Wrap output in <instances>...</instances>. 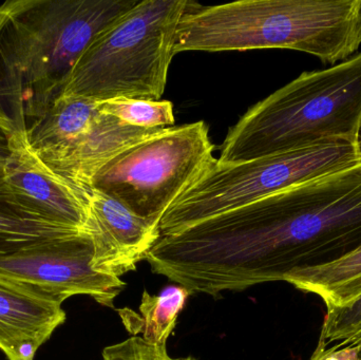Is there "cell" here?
Returning a JSON list of instances; mask_svg holds the SVG:
<instances>
[{"label":"cell","mask_w":361,"mask_h":360,"mask_svg":"<svg viewBox=\"0 0 361 360\" xmlns=\"http://www.w3.org/2000/svg\"><path fill=\"white\" fill-rule=\"evenodd\" d=\"M361 247V163L202 221L197 262L216 293L286 281Z\"/></svg>","instance_id":"cell-1"},{"label":"cell","mask_w":361,"mask_h":360,"mask_svg":"<svg viewBox=\"0 0 361 360\" xmlns=\"http://www.w3.org/2000/svg\"><path fill=\"white\" fill-rule=\"evenodd\" d=\"M139 0H12L0 6V125L16 142L61 99L89 44Z\"/></svg>","instance_id":"cell-2"},{"label":"cell","mask_w":361,"mask_h":360,"mask_svg":"<svg viewBox=\"0 0 361 360\" xmlns=\"http://www.w3.org/2000/svg\"><path fill=\"white\" fill-rule=\"evenodd\" d=\"M360 46L361 0H240L193 4L180 19L175 54L288 49L334 66Z\"/></svg>","instance_id":"cell-3"},{"label":"cell","mask_w":361,"mask_h":360,"mask_svg":"<svg viewBox=\"0 0 361 360\" xmlns=\"http://www.w3.org/2000/svg\"><path fill=\"white\" fill-rule=\"evenodd\" d=\"M361 120V51L307 71L252 106L229 129L216 164H239L331 145L357 146Z\"/></svg>","instance_id":"cell-4"},{"label":"cell","mask_w":361,"mask_h":360,"mask_svg":"<svg viewBox=\"0 0 361 360\" xmlns=\"http://www.w3.org/2000/svg\"><path fill=\"white\" fill-rule=\"evenodd\" d=\"M193 4L139 0L89 44L72 69L63 95L97 103L160 101L176 55L180 19Z\"/></svg>","instance_id":"cell-5"},{"label":"cell","mask_w":361,"mask_h":360,"mask_svg":"<svg viewBox=\"0 0 361 360\" xmlns=\"http://www.w3.org/2000/svg\"><path fill=\"white\" fill-rule=\"evenodd\" d=\"M214 150L203 120L167 127L121 150L85 187L160 226L171 204L216 162Z\"/></svg>","instance_id":"cell-6"},{"label":"cell","mask_w":361,"mask_h":360,"mask_svg":"<svg viewBox=\"0 0 361 360\" xmlns=\"http://www.w3.org/2000/svg\"><path fill=\"white\" fill-rule=\"evenodd\" d=\"M360 163L357 146L349 144L317 146L227 166L216 161L167 209L159 226L161 236L177 234L204 220Z\"/></svg>","instance_id":"cell-7"},{"label":"cell","mask_w":361,"mask_h":360,"mask_svg":"<svg viewBox=\"0 0 361 360\" xmlns=\"http://www.w3.org/2000/svg\"><path fill=\"white\" fill-rule=\"evenodd\" d=\"M93 257L90 235L78 232L0 258V279L46 302L61 304L71 296L88 295L114 308L125 283L97 272Z\"/></svg>","instance_id":"cell-8"},{"label":"cell","mask_w":361,"mask_h":360,"mask_svg":"<svg viewBox=\"0 0 361 360\" xmlns=\"http://www.w3.org/2000/svg\"><path fill=\"white\" fill-rule=\"evenodd\" d=\"M86 190V232L94 247L97 272L120 278L135 271L161 238L160 228L143 219L118 201L92 188Z\"/></svg>","instance_id":"cell-9"},{"label":"cell","mask_w":361,"mask_h":360,"mask_svg":"<svg viewBox=\"0 0 361 360\" xmlns=\"http://www.w3.org/2000/svg\"><path fill=\"white\" fill-rule=\"evenodd\" d=\"M11 185L51 223L86 232V190L63 179L42 164L25 144L17 142L4 164Z\"/></svg>","instance_id":"cell-10"},{"label":"cell","mask_w":361,"mask_h":360,"mask_svg":"<svg viewBox=\"0 0 361 360\" xmlns=\"http://www.w3.org/2000/svg\"><path fill=\"white\" fill-rule=\"evenodd\" d=\"M66 321L61 304L35 297L0 279V350L10 360H34Z\"/></svg>","instance_id":"cell-11"},{"label":"cell","mask_w":361,"mask_h":360,"mask_svg":"<svg viewBox=\"0 0 361 360\" xmlns=\"http://www.w3.org/2000/svg\"><path fill=\"white\" fill-rule=\"evenodd\" d=\"M164 128L144 129L102 113L87 132L76 139L47 167L78 187H85L97 169L121 150Z\"/></svg>","instance_id":"cell-12"},{"label":"cell","mask_w":361,"mask_h":360,"mask_svg":"<svg viewBox=\"0 0 361 360\" xmlns=\"http://www.w3.org/2000/svg\"><path fill=\"white\" fill-rule=\"evenodd\" d=\"M99 116L97 101L63 95L27 132L23 144L40 162L47 164L87 132Z\"/></svg>","instance_id":"cell-13"},{"label":"cell","mask_w":361,"mask_h":360,"mask_svg":"<svg viewBox=\"0 0 361 360\" xmlns=\"http://www.w3.org/2000/svg\"><path fill=\"white\" fill-rule=\"evenodd\" d=\"M84 230L61 228L42 217L17 192L0 164V258L25 247Z\"/></svg>","instance_id":"cell-14"},{"label":"cell","mask_w":361,"mask_h":360,"mask_svg":"<svg viewBox=\"0 0 361 360\" xmlns=\"http://www.w3.org/2000/svg\"><path fill=\"white\" fill-rule=\"evenodd\" d=\"M286 283L318 296L326 309L349 306L361 297V247L332 263L293 273Z\"/></svg>","instance_id":"cell-15"},{"label":"cell","mask_w":361,"mask_h":360,"mask_svg":"<svg viewBox=\"0 0 361 360\" xmlns=\"http://www.w3.org/2000/svg\"><path fill=\"white\" fill-rule=\"evenodd\" d=\"M189 295L188 290L180 285L167 287L160 295H150L144 292L140 306L142 319L129 317L127 329L133 334L142 332L144 340L149 344L166 346Z\"/></svg>","instance_id":"cell-16"},{"label":"cell","mask_w":361,"mask_h":360,"mask_svg":"<svg viewBox=\"0 0 361 360\" xmlns=\"http://www.w3.org/2000/svg\"><path fill=\"white\" fill-rule=\"evenodd\" d=\"M102 113L144 129L167 128L175 124L173 105L169 101L116 99L99 103Z\"/></svg>","instance_id":"cell-17"},{"label":"cell","mask_w":361,"mask_h":360,"mask_svg":"<svg viewBox=\"0 0 361 360\" xmlns=\"http://www.w3.org/2000/svg\"><path fill=\"white\" fill-rule=\"evenodd\" d=\"M318 342L361 349V297L349 306L326 309Z\"/></svg>","instance_id":"cell-18"},{"label":"cell","mask_w":361,"mask_h":360,"mask_svg":"<svg viewBox=\"0 0 361 360\" xmlns=\"http://www.w3.org/2000/svg\"><path fill=\"white\" fill-rule=\"evenodd\" d=\"M103 360H192V357L171 359L166 346H156L146 342L143 337L133 336L104 349Z\"/></svg>","instance_id":"cell-19"},{"label":"cell","mask_w":361,"mask_h":360,"mask_svg":"<svg viewBox=\"0 0 361 360\" xmlns=\"http://www.w3.org/2000/svg\"><path fill=\"white\" fill-rule=\"evenodd\" d=\"M310 360H361V349L353 347L324 346L318 342L317 348Z\"/></svg>","instance_id":"cell-20"},{"label":"cell","mask_w":361,"mask_h":360,"mask_svg":"<svg viewBox=\"0 0 361 360\" xmlns=\"http://www.w3.org/2000/svg\"><path fill=\"white\" fill-rule=\"evenodd\" d=\"M16 143L12 135L0 125V164H6L12 156Z\"/></svg>","instance_id":"cell-21"},{"label":"cell","mask_w":361,"mask_h":360,"mask_svg":"<svg viewBox=\"0 0 361 360\" xmlns=\"http://www.w3.org/2000/svg\"><path fill=\"white\" fill-rule=\"evenodd\" d=\"M357 148H358V150H360V152L361 154V120H360V129H358Z\"/></svg>","instance_id":"cell-22"},{"label":"cell","mask_w":361,"mask_h":360,"mask_svg":"<svg viewBox=\"0 0 361 360\" xmlns=\"http://www.w3.org/2000/svg\"><path fill=\"white\" fill-rule=\"evenodd\" d=\"M192 360H195V359H192Z\"/></svg>","instance_id":"cell-23"},{"label":"cell","mask_w":361,"mask_h":360,"mask_svg":"<svg viewBox=\"0 0 361 360\" xmlns=\"http://www.w3.org/2000/svg\"><path fill=\"white\" fill-rule=\"evenodd\" d=\"M195 360H197V359H195Z\"/></svg>","instance_id":"cell-24"}]
</instances>
